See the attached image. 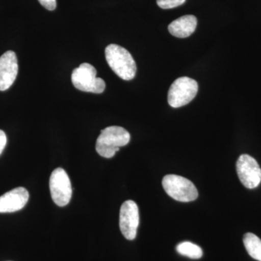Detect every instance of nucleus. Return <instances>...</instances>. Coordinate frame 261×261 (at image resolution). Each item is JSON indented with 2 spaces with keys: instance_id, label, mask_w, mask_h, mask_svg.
<instances>
[{
  "instance_id": "obj_1",
  "label": "nucleus",
  "mask_w": 261,
  "mask_h": 261,
  "mask_svg": "<svg viewBox=\"0 0 261 261\" xmlns=\"http://www.w3.org/2000/svg\"><path fill=\"white\" fill-rule=\"evenodd\" d=\"M106 58L108 65L117 75L126 81L133 80L137 73V65L129 51L117 44L106 48Z\"/></svg>"
},
{
  "instance_id": "obj_2",
  "label": "nucleus",
  "mask_w": 261,
  "mask_h": 261,
  "mask_svg": "<svg viewBox=\"0 0 261 261\" xmlns=\"http://www.w3.org/2000/svg\"><path fill=\"white\" fill-rule=\"evenodd\" d=\"M130 136L121 126H109L101 130L96 142L97 153L106 159H111L120 147H124L130 142Z\"/></svg>"
},
{
  "instance_id": "obj_3",
  "label": "nucleus",
  "mask_w": 261,
  "mask_h": 261,
  "mask_svg": "<svg viewBox=\"0 0 261 261\" xmlns=\"http://www.w3.org/2000/svg\"><path fill=\"white\" fill-rule=\"evenodd\" d=\"M73 86L82 92L101 94L106 89V82L97 77V70L89 63H84L73 70L71 75Z\"/></svg>"
},
{
  "instance_id": "obj_4",
  "label": "nucleus",
  "mask_w": 261,
  "mask_h": 261,
  "mask_svg": "<svg viewBox=\"0 0 261 261\" xmlns=\"http://www.w3.org/2000/svg\"><path fill=\"white\" fill-rule=\"evenodd\" d=\"M165 191L175 200L192 202L198 197L197 188L190 180L178 175L170 174L163 178Z\"/></svg>"
},
{
  "instance_id": "obj_5",
  "label": "nucleus",
  "mask_w": 261,
  "mask_h": 261,
  "mask_svg": "<svg viewBox=\"0 0 261 261\" xmlns=\"http://www.w3.org/2000/svg\"><path fill=\"white\" fill-rule=\"evenodd\" d=\"M198 92V84L189 77H180L171 84L168 93L170 106L177 108L191 102Z\"/></svg>"
},
{
  "instance_id": "obj_6",
  "label": "nucleus",
  "mask_w": 261,
  "mask_h": 261,
  "mask_svg": "<svg viewBox=\"0 0 261 261\" xmlns=\"http://www.w3.org/2000/svg\"><path fill=\"white\" fill-rule=\"evenodd\" d=\"M49 189L51 198L60 207L69 203L72 197V187L70 178L64 169L58 168L51 173L49 178Z\"/></svg>"
},
{
  "instance_id": "obj_7",
  "label": "nucleus",
  "mask_w": 261,
  "mask_h": 261,
  "mask_svg": "<svg viewBox=\"0 0 261 261\" xmlns=\"http://www.w3.org/2000/svg\"><path fill=\"white\" fill-rule=\"evenodd\" d=\"M237 172L242 184L248 189H254L261 182V168L251 156L244 154L240 156L236 165Z\"/></svg>"
},
{
  "instance_id": "obj_8",
  "label": "nucleus",
  "mask_w": 261,
  "mask_h": 261,
  "mask_svg": "<svg viewBox=\"0 0 261 261\" xmlns=\"http://www.w3.org/2000/svg\"><path fill=\"white\" fill-rule=\"evenodd\" d=\"M140 224V214L137 203L132 200L123 202L120 210L119 226L121 233L128 240H135Z\"/></svg>"
},
{
  "instance_id": "obj_9",
  "label": "nucleus",
  "mask_w": 261,
  "mask_h": 261,
  "mask_svg": "<svg viewBox=\"0 0 261 261\" xmlns=\"http://www.w3.org/2000/svg\"><path fill=\"white\" fill-rule=\"evenodd\" d=\"M18 73V59L13 51L0 57V91H6L14 83Z\"/></svg>"
},
{
  "instance_id": "obj_10",
  "label": "nucleus",
  "mask_w": 261,
  "mask_h": 261,
  "mask_svg": "<svg viewBox=\"0 0 261 261\" xmlns=\"http://www.w3.org/2000/svg\"><path fill=\"white\" fill-rule=\"evenodd\" d=\"M29 192L23 187H18L0 197V214L13 213L21 210L27 205Z\"/></svg>"
},
{
  "instance_id": "obj_11",
  "label": "nucleus",
  "mask_w": 261,
  "mask_h": 261,
  "mask_svg": "<svg viewBox=\"0 0 261 261\" xmlns=\"http://www.w3.org/2000/svg\"><path fill=\"white\" fill-rule=\"evenodd\" d=\"M197 25V20L192 15H184L168 25V31L174 37L187 38L195 32Z\"/></svg>"
},
{
  "instance_id": "obj_12",
  "label": "nucleus",
  "mask_w": 261,
  "mask_h": 261,
  "mask_svg": "<svg viewBox=\"0 0 261 261\" xmlns=\"http://www.w3.org/2000/svg\"><path fill=\"white\" fill-rule=\"evenodd\" d=\"M244 245L252 258L261 261V240L252 233H245L243 238Z\"/></svg>"
},
{
  "instance_id": "obj_13",
  "label": "nucleus",
  "mask_w": 261,
  "mask_h": 261,
  "mask_svg": "<svg viewBox=\"0 0 261 261\" xmlns=\"http://www.w3.org/2000/svg\"><path fill=\"white\" fill-rule=\"evenodd\" d=\"M176 251L180 255L192 259H200L203 255L202 248L190 242H184L178 244L176 247Z\"/></svg>"
},
{
  "instance_id": "obj_14",
  "label": "nucleus",
  "mask_w": 261,
  "mask_h": 261,
  "mask_svg": "<svg viewBox=\"0 0 261 261\" xmlns=\"http://www.w3.org/2000/svg\"><path fill=\"white\" fill-rule=\"evenodd\" d=\"M186 0H157V4L162 9H171L185 3Z\"/></svg>"
},
{
  "instance_id": "obj_15",
  "label": "nucleus",
  "mask_w": 261,
  "mask_h": 261,
  "mask_svg": "<svg viewBox=\"0 0 261 261\" xmlns=\"http://www.w3.org/2000/svg\"><path fill=\"white\" fill-rule=\"evenodd\" d=\"M44 8L48 10H54L57 7L56 0H38Z\"/></svg>"
},
{
  "instance_id": "obj_16",
  "label": "nucleus",
  "mask_w": 261,
  "mask_h": 261,
  "mask_svg": "<svg viewBox=\"0 0 261 261\" xmlns=\"http://www.w3.org/2000/svg\"><path fill=\"white\" fill-rule=\"evenodd\" d=\"M7 144V137L6 135L3 130H0V154L4 150L5 146Z\"/></svg>"
}]
</instances>
